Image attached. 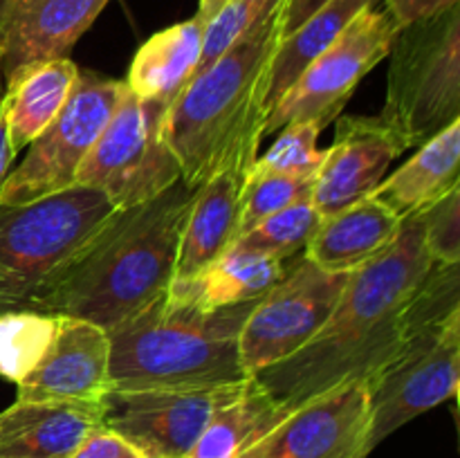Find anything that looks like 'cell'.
Segmentation results:
<instances>
[{
  "label": "cell",
  "mask_w": 460,
  "mask_h": 458,
  "mask_svg": "<svg viewBox=\"0 0 460 458\" xmlns=\"http://www.w3.org/2000/svg\"><path fill=\"white\" fill-rule=\"evenodd\" d=\"M326 3L328 0H286V9H283V36L295 31L305 18L313 16Z\"/></svg>",
  "instance_id": "34"
},
{
  "label": "cell",
  "mask_w": 460,
  "mask_h": 458,
  "mask_svg": "<svg viewBox=\"0 0 460 458\" xmlns=\"http://www.w3.org/2000/svg\"><path fill=\"white\" fill-rule=\"evenodd\" d=\"M97 189L76 187L18 207H0V314L40 310L67 263L115 214Z\"/></svg>",
  "instance_id": "5"
},
{
  "label": "cell",
  "mask_w": 460,
  "mask_h": 458,
  "mask_svg": "<svg viewBox=\"0 0 460 458\" xmlns=\"http://www.w3.org/2000/svg\"><path fill=\"white\" fill-rule=\"evenodd\" d=\"M404 220L376 196L323 216L304 256L328 272L353 274L398 238Z\"/></svg>",
  "instance_id": "19"
},
{
  "label": "cell",
  "mask_w": 460,
  "mask_h": 458,
  "mask_svg": "<svg viewBox=\"0 0 460 458\" xmlns=\"http://www.w3.org/2000/svg\"><path fill=\"white\" fill-rule=\"evenodd\" d=\"M247 173V169L220 171L196 187L180 236L173 283L191 278L234 245Z\"/></svg>",
  "instance_id": "18"
},
{
  "label": "cell",
  "mask_w": 460,
  "mask_h": 458,
  "mask_svg": "<svg viewBox=\"0 0 460 458\" xmlns=\"http://www.w3.org/2000/svg\"><path fill=\"white\" fill-rule=\"evenodd\" d=\"M254 305L202 313L162 296L108 330L112 389H202L247 380L238 337Z\"/></svg>",
  "instance_id": "4"
},
{
  "label": "cell",
  "mask_w": 460,
  "mask_h": 458,
  "mask_svg": "<svg viewBox=\"0 0 460 458\" xmlns=\"http://www.w3.org/2000/svg\"><path fill=\"white\" fill-rule=\"evenodd\" d=\"M245 380L202 389H111L102 422L146 458H187L214 413L236 398Z\"/></svg>",
  "instance_id": "12"
},
{
  "label": "cell",
  "mask_w": 460,
  "mask_h": 458,
  "mask_svg": "<svg viewBox=\"0 0 460 458\" xmlns=\"http://www.w3.org/2000/svg\"><path fill=\"white\" fill-rule=\"evenodd\" d=\"M322 218L323 216L313 205V198L305 196L261 220L250 232L241 233L232 247L272 256V259L290 260L304 254L305 245L314 236Z\"/></svg>",
  "instance_id": "27"
},
{
  "label": "cell",
  "mask_w": 460,
  "mask_h": 458,
  "mask_svg": "<svg viewBox=\"0 0 460 458\" xmlns=\"http://www.w3.org/2000/svg\"><path fill=\"white\" fill-rule=\"evenodd\" d=\"M126 84L99 72L79 70L57 119L30 144L0 189V207H18L76 187L81 164L111 121Z\"/></svg>",
  "instance_id": "8"
},
{
  "label": "cell",
  "mask_w": 460,
  "mask_h": 458,
  "mask_svg": "<svg viewBox=\"0 0 460 458\" xmlns=\"http://www.w3.org/2000/svg\"><path fill=\"white\" fill-rule=\"evenodd\" d=\"M349 277L322 269L304 254L296 256L243 323L238 350L247 375H256L304 348L328 321Z\"/></svg>",
  "instance_id": "11"
},
{
  "label": "cell",
  "mask_w": 460,
  "mask_h": 458,
  "mask_svg": "<svg viewBox=\"0 0 460 458\" xmlns=\"http://www.w3.org/2000/svg\"><path fill=\"white\" fill-rule=\"evenodd\" d=\"M382 119L409 144L460 119V7L402 27L389 52Z\"/></svg>",
  "instance_id": "6"
},
{
  "label": "cell",
  "mask_w": 460,
  "mask_h": 458,
  "mask_svg": "<svg viewBox=\"0 0 460 458\" xmlns=\"http://www.w3.org/2000/svg\"><path fill=\"white\" fill-rule=\"evenodd\" d=\"M420 223L431 260L460 265V187L422 211Z\"/></svg>",
  "instance_id": "31"
},
{
  "label": "cell",
  "mask_w": 460,
  "mask_h": 458,
  "mask_svg": "<svg viewBox=\"0 0 460 458\" xmlns=\"http://www.w3.org/2000/svg\"><path fill=\"white\" fill-rule=\"evenodd\" d=\"M227 3H229V0H200L196 16L200 18V21L207 25V22H209L211 18H214L216 13H218L220 9H223Z\"/></svg>",
  "instance_id": "36"
},
{
  "label": "cell",
  "mask_w": 460,
  "mask_h": 458,
  "mask_svg": "<svg viewBox=\"0 0 460 458\" xmlns=\"http://www.w3.org/2000/svg\"><path fill=\"white\" fill-rule=\"evenodd\" d=\"M205 22L198 16L153 34L130 63L126 85L137 97L173 106L198 72Z\"/></svg>",
  "instance_id": "23"
},
{
  "label": "cell",
  "mask_w": 460,
  "mask_h": 458,
  "mask_svg": "<svg viewBox=\"0 0 460 458\" xmlns=\"http://www.w3.org/2000/svg\"><path fill=\"white\" fill-rule=\"evenodd\" d=\"M295 259L281 260L229 247L191 278L171 283L166 296L202 313L250 304L272 290Z\"/></svg>",
  "instance_id": "20"
},
{
  "label": "cell",
  "mask_w": 460,
  "mask_h": 458,
  "mask_svg": "<svg viewBox=\"0 0 460 458\" xmlns=\"http://www.w3.org/2000/svg\"><path fill=\"white\" fill-rule=\"evenodd\" d=\"M58 317L52 346L34 371L18 382L16 400L99 404L112 389L111 337L85 319Z\"/></svg>",
  "instance_id": "15"
},
{
  "label": "cell",
  "mask_w": 460,
  "mask_h": 458,
  "mask_svg": "<svg viewBox=\"0 0 460 458\" xmlns=\"http://www.w3.org/2000/svg\"><path fill=\"white\" fill-rule=\"evenodd\" d=\"M58 319V314L40 310L0 314V377L18 384L30 375L52 346Z\"/></svg>",
  "instance_id": "26"
},
{
  "label": "cell",
  "mask_w": 460,
  "mask_h": 458,
  "mask_svg": "<svg viewBox=\"0 0 460 458\" xmlns=\"http://www.w3.org/2000/svg\"><path fill=\"white\" fill-rule=\"evenodd\" d=\"M371 452L367 380H346L292 409L238 458H368Z\"/></svg>",
  "instance_id": "13"
},
{
  "label": "cell",
  "mask_w": 460,
  "mask_h": 458,
  "mask_svg": "<svg viewBox=\"0 0 460 458\" xmlns=\"http://www.w3.org/2000/svg\"><path fill=\"white\" fill-rule=\"evenodd\" d=\"M70 458H146L137 447L121 438L115 431L99 427L94 429L79 447L72 452Z\"/></svg>",
  "instance_id": "32"
},
{
  "label": "cell",
  "mask_w": 460,
  "mask_h": 458,
  "mask_svg": "<svg viewBox=\"0 0 460 458\" xmlns=\"http://www.w3.org/2000/svg\"><path fill=\"white\" fill-rule=\"evenodd\" d=\"M283 9L286 0H277L223 57L193 76L166 112V144L178 157L182 182L191 189L220 171H250L261 155L270 66L283 39Z\"/></svg>",
  "instance_id": "3"
},
{
  "label": "cell",
  "mask_w": 460,
  "mask_h": 458,
  "mask_svg": "<svg viewBox=\"0 0 460 458\" xmlns=\"http://www.w3.org/2000/svg\"><path fill=\"white\" fill-rule=\"evenodd\" d=\"M111 0H0V81L31 63L70 58Z\"/></svg>",
  "instance_id": "16"
},
{
  "label": "cell",
  "mask_w": 460,
  "mask_h": 458,
  "mask_svg": "<svg viewBox=\"0 0 460 458\" xmlns=\"http://www.w3.org/2000/svg\"><path fill=\"white\" fill-rule=\"evenodd\" d=\"M407 148L382 117H340L335 142L323 151L314 175L313 205L322 216H331L371 196L391 162Z\"/></svg>",
  "instance_id": "14"
},
{
  "label": "cell",
  "mask_w": 460,
  "mask_h": 458,
  "mask_svg": "<svg viewBox=\"0 0 460 458\" xmlns=\"http://www.w3.org/2000/svg\"><path fill=\"white\" fill-rule=\"evenodd\" d=\"M460 384V313L420 328L398 353L373 373L368 386L371 402V447L454 400Z\"/></svg>",
  "instance_id": "9"
},
{
  "label": "cell",
  "mask_w": 460,
  "mask_h": 458,
  "mask_svg": "<svg viewBox=\"0 0 460 458\" xmlns=\"http://www.w3.org/2000/svg\"><path fill=\"white\" fill-rule=\"evenodd\" d=\"M277 0H229L214 18L205 25L202 34V52L198 72L209 67L218 57H223L245 31H250ZM196 72V75H198Z\"/></svg>",
  "instance_id": "30"
},
{
  "label": "cell",
  "mask_w": 460,
  "mask_h": 458,
  "mask_svg": "<svg viewBox=\"0 0 460 458\" xmlns=\"http://www.w3.org/2000/svg\"><path fill=\"white\" fill-rule=\"evenodd\" d=\"M431 265L420 216H411L377 259L350 274L322 330L254 377L288 409L346 380H371L409 339L404 310Z\"/></svg>",
  "instance_id": "1"
},
{
  "label": "cell",
  "mask_w": 460,
  "mask_h": 458,
  "mask_svg": "<svg viewBox=\"0 0 460 458\" xmlns=\"http://www.w3.org/2000/svg\"><path fill=\"white\" fill-rule=\"evenodd\" d=\"M313 182L314 180L272 173V171H261L252 166L250 173H247L245 187H243L238 236L250 232L252 227H256L268 216L281 211L283 207L310 196L313 193Z\"/></svg>",
  "instance_id": "28"
},
{
  "label": "cell",
  "mask_w": 460,
  "mask_h": 458,
  "mask_svg": "<svg viewBox=\"0 0 460 458\" xmlns=\"http://www.w3.org/2000/svg\"><path fill=\"white\" fill-rule=\"evenodd\" d=\"M103 427L102 402H25L0 413V458H70Z\"/></svg>",
  "instance_id": "17"
},
{
  "label": "cell",
  "mask_w": 460,
  "mask_h": 458,
  "mask_svg": "<svg viewBox=\"0 0 460 458\" xmlns=\"http://www.w3.org/2000/svg\"><path fill=\"white\" fill-rule=\"evenodd\" d=\"M386 12L395 18L400 27H407L411 22L425 21L440 12H447L449 7L458 4V0H382Z\"/></svg>",
  "instance_id": "33"
},
{
  "label": "cell",
  "mask_w": 460,
  "mask_h": 458,
  "mask_svg": "<svg viewBox=\"0 0 460 458\" xmlns=\"http://www.w3.org/2000/svg\"><path fill=\"white\" fill-rule=\"evenodd\" d=\"M460 187V119L452 121L409 157L394 175L382 180L373 196L402 220L420 216Z\"/></svg>",
  "instance_id": "21"
},
{
  "label": "cell",
  "mask_w": 460,
  "mask_h": 458,
  "mask_svg": "<svg viewBox=\"0 0 460 458\" xmlns=\"http://www.w3.org/2000/svg\"><path fill=\"white\" fill-rule=\"evenodd\" d=\"M400 30L402 27L382 3L364 9L279 99L265 121L263 137L296 121H313L326 128L344 110L359 81L389 57Z\"/></svg>",
  "instance_id": "10"
},
{
  "label": "cell",
  "mask_w": 460,
  "mask_h": 458,
  "mask_svg": "<svg viewBox=\"0 0 460 458\" xmlns=\"http://www.w3.org/2000/svg\"><path fill=\"white\" fill-rule=\"evenodd\" d=\"M319 133L322 128L313 121L283 126L277 142L263 155L256 157L254 169L314 180L323 162V151L317 148Z\"/></svg>",
  "instance_id": "29"
},
{
  "label": "cell",
  "mask_w": 460,
  "mask_h": 458,
  "mask_svg": "<svg viewBox=\"0 0 460 458\" xmlns=\"http://www.w3.org/2000/svg\"><path fill=\"white\" fill-rule=\"evenodd\" d=\"M193 193L180 180L144 205L117 209L63 268L40 313L85 319L108 332L166 296Z\"/></svg>",
  "instance_id": "2"
},
{
  "label": "cell",
  "mask_w": 460,
  "mask_h": 458,
  "mask_svg": "<svg viewBox=\"0 0 460 458\" xmlns=\"http://www.w3.org/2000/svg\"><path fill=\"white\" fill-rule=\"evenodd\" d=\"M290 411L254 375L247 377L236 398L214 413L187 458H238Z\"/></svg>",
  "instance_id": "24"
},
{
  "label": "cell",
  "mask_w": 460,
  "mask_h": 458,
  "mask_svg": "<svg viewBox=\"0 0 460 458\" xmlns=\"http://www.w3.org/2000/svg\"><path fill=\"white\" fill-rule=\"evenodd\" d=\"M0 84H3V81H0Z\"/></svg>",
  "instance_id": "37"
},
{
  "label": "cell",
  "mask_w": 460,
  "mask_h": 458,
  "mask_svg": "<svg viewBox=\"0 0 460 458\" xmlns=\"http://www.w3.org/2000/svg\"><path fill=\"white\" fill-rule=\"evenodd\" d=\"M79 76L72 58L31 63L3 84V117L18 153L30 146L66 106Z\"/></svg>",
  "instance_id": "22"
},
{
  "label": "cell",
  "mask_w": 460,
  "mask_h": 458,
  "mask_svg": "<svg viewBox=\"0 0 460 458\" xmlns=\"http://www.w3.org/2000/svg\"><path fill=\"white\" fill-rule=\"evenodd\" d=\"M377 3L382 0H328L322 9L305 18L295 31L283 36L274 52L272 66H270L268 97H265L268 115L277 106L279 99L304 75L305 67L314 58L322 57L364 9Z\"/></svg>",
  "instance_id": "25"
},
{
  "label": "cell",
  "mask_w": 460,
  "mask_h": 458,
  "mask_svg": "<svg viewBox=\"0 0 460 458\" xmlns=\"http://www.w3.org/2000/svg\"><path fill=\"white\" fill-rule=\"evenodd\" d=\"M166 112L169 106L137 97L126 85L76 184L102 191L115 209L144 205L178 184L182 171L164 137Z\"/></svg>",
  "instance_id": "7"
},
{
  "label": "cell",
  "mask_w": 460,
  "mask_h": 458,
  "mask_svg": "<svg viewBox=\"0 0 460 458\" xmlns=\"http://www.w3.org/2000/svg\"><path fill=\"white\" fill-rule=\"evenodd\" d=\"M13 160H16V151H13L12 142H9L7 126H4L3 117V84H0V189H3L4 180H7L9 171H12Z\"/></svg>",
  "instance_id": "35"
}]
</instances>
